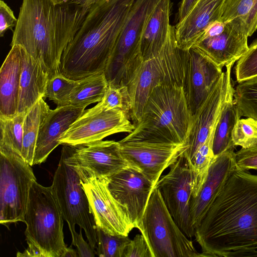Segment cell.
Listing matches in <instances>:
<instances>
[{
  "label": "cell",
  "instance_id": "obj_1",
  "mask_svg": "<svg viewBox=\"0 0 257 257\" xmlns=\"http://www.w3.org/2000/svg\"><path fill=\"white\" fill-rule=\"evenodd\" d=\"M195 229L202 256H241L256 247L257 175L237 167Z\"/></svg>",
  "mask_w": 257,
  "mask_h": 257
},
{
  "label": "cell",
  "instance_id": "obj_2",
  "mask_svg": "<svg viewBox=\"0 0 257 257\" xmlns=\"http://www.w3.org/2000/svg\"><path fill=\"white\" fill-rule=\"evenodd\" d=\"M90 7L75 0H23L11 46L19 45L40 60L50 78L60 72L61 56Z\"/></svg>",
  "mask_w": 257,
  "mask_h": 257
},
{
  "label": "cell",
  "instance_id": "obj_3",
  "mask_svg": "<svg viewBox=\"0 0 257 257\" xmlns=\"http://www.w3.org/2000/svg\"><path fill=\"white\" fill-rule=\"evenodd\" d=\"M135 1L99 0L91 5L61 56L60 72L78 80L104 72Z\"/></svg>",
  "mask_w": 257,
  "mask_h": 257
},
{
  "label": "cell",
  "instance_id": "obj_4",
  "mask_svg": "<svg viewBox=\"0 0 257 257\" xmlns=\"http://www.w3.org/2000/svg\"><path fill=\"white\" fill-rule=\"evenodd\" d=\"M192 122L184 86L160 85L151 92L135 129L124 139L188 143Z\"/></svg>",
  "mask_w": 257,
  "mask_h": 257
},
{
  "label": "cell",
  "instance_id": "obj_5",
  "mask_svg": "<svg viewBox=\"0 0 257 257\" xmlns=\"http://www.w3.org/2000/svg\"><path fill=\"white\" fill-rule=\"evenodd\" d=\"M63 220L52 186L45 187L34 181L25 215L28 247L17 256L63 257L67 248Z\"/></svg>",
  "mask_w": 257,
  "mask_h": 257
},
{
  "label": "cell",
  "instance_id": "obj_6",
  "mask_svg": "<svg viewBox=\"0 0 257 257\" xmlns=\"http://www.w3.org/2000/svg\"><path fill=\"white\" fill-rule=\"evenodd\" d=\"M187 51L177 46L174 26H170L166 41L154 56L144 60L126 85L130 117L136 124L152 90L163 84L184 85Z\"/></svg>",
  "mask_w": 257,
  "mask_h": 257
},
{
  "label": "cell",
  "instance_id": "obj_7",
  "mask_svg": "<svg viewBox=\"0 0 257 257\" xmlns=\"http://www.w3.org/2000/svg\"><path fill=\"white\" fill-rule=\"evenodd\" d=\"M138 229L146 240L152 257L202 256L175 221L155 186Z\"/></svg>",
  "mask_w": 257,
  "mask_h": 257
},
{
  "label": "cell",
  "instance_id": "obj_8",
  "mask_svg": "<svg viewBox=\"0 0 257 257\" xmlns=\"http://www.w3.org/2000/svg\"><path fill=\"white\" fill-rule=\"evenodd\" d=\"M159 1L136 0L104 71L108 85L126 86L143 62V31L148 17Z\"/></svg>",
  "mask_w": 257,
  "mask_h": 257
},
{
  "label": "cell",
  "instance_id": "obj_9",
  "mask_svg": "<svg viewBox=\"0 0 257 257\" xmlns=\"http://www.w3.org/2000/svg\"><path fill=\"white\" fill-rule=\"evenodd\" d=\"M0 223L7 226L25 222L33 183V169L17 152L0 148Z\"/></svg>",
  "mask_w": 257,
  "mask_h": 257
},
{
  "label": "cell",
  "instance_id": "obj_10",
  "mask_svg": "<svg viewBox=\"0 0 257 257\" xmlns=\"http://www.w3.org/2000/svg\"><path fill=\"white\" fill-rule=\"evenodd\" d=\"M51 186L71 234L76 232L75 226L78 225L84 230L89 243L95 248L97 226L81 178L75 169L65 162L62 153Z\"/></svg>",
  "mask_w": 257,
  "mask_h": 257
},
{
  "label": "cell",
  "instance_id": "obj_11",
  "mask_svg": "<svg viewBox=\"0 0 257 257\" xmlns=\"http://www.w3.org/2000/svg\"><path fill=\"white\" fill-rule=\"evenodd\" d=\"M61 153L81 178H107L130 167L123 157L118 142L98 141L79 147L65 146Z\"/></svg>",
  "mask_w": 257,
  "mask_h": 257
},
{
  "label": "cell",
  "instance_id": "obj_12",
  "mask_svg": "<svg viewBox=\"0 0 257 257\" xmlns=\"http://www.w3.org/2000/svg\"><path fill=\"white\" fill-rule=\"evenodd\" d=\"M118 143L129 166L141 172L154 186L164 170L176 162L189 147L188 143L124 138Z\"/></svg>",
  "mask_w": 257,
  "mask_h": 257
},
{
  "label": "cell",
  "instance_id": "obj_13",
  "mask_svg": "<svg viewBox=\"0 0 257 257\" xmlns=\"http://www.w3.org/2000/svg\"><path fill=\"white\" fill-rule=\"evenodd\" d=\"M248 36L235 21H215L204 30L193 46L221 68L235 63L248 50Z\"/></svg>",
  "mask_w": 257,
  "mask_h": 257
},
{
  "label": "cell",
  "instance_id": "obj_14",
  "mask_svg": "<svg viewBox=\"0 0 257 257\" xmlns=\"http://www.w3.org/2000/svg\"><path fill=\"white\" fill-rule=\"evenodd\" d=\"M130 118L119 108L101 112L87 109L61 136L59 144L79 147L102 140L114 134L131 133L135 126Z\"/></svg>",
  "mask_w": 257,
  "mask_h": 257
},
{
  "label": "cell",
  "instance_id": "obj_15",
  "mask_svg": "<svg viewBox=\"0 0 257 257\" xmlns=\"http://www.w3.org/2000/svg\"><path fill=\"white\" fill-rule=\"evenodd\" d=\"M169 172L159 179L155 186L159 189L171 215L189 238L195 235L190 216L192 195L191 171L183 155L170 167Z\"/></svg>",
  "mask_w": 257,
  "mask_h": 257
},
{
  "label": "cell",
  "instance_id": "obj_16",
  "mask_svg": "<svg viewBox=\"0 0 257 257\" xmlns=\"http://www.w3.org/2000/svg\"><path fill=\"white\" fill-rule=\"evenodd\" d=\"M81 180L97 227L111 235L128 236L134 226L126 208L111 193L107 179L84 177Z\"/></svg>",
  "mask_w": 257,
  "mask_h": 257
},
{
  "label": "cell",
  "instance_id": "obj_17",
  "mask_svg": "<svg viewBox=\"0 0 257 257\" xmlns=\"http://www.w3.org/2000/svg\"><path fill=\"white\" fill-rule=\"evenodd\" d=\"M234 64L225 66V71L222 72L206 98L192 115L189 147L183 153L189 167L195 154L205 142L213 125L220 117L227 99L234 92L231 80Z\"/></svg>",
  "mask_w": 257,
  "mask_h": 257
},
{
  "label": "cell",
  "instance_id": "obj_18",
  "mask_svg": "<svg viewBox=\"0 0 257 257\" xmlns=\"http://www.w3.org/2000/svg\"><path fill=\"white\" fill-rule=\"evenodd\" d=\"M106 179L111 193L126 208L134 227L138 228L155 186L131 167Z\"/></svg>",
  "mask_w": 257,
  "mask_h": 257
},
{
  "label": "cell",
  "instance_id": "obj_19",
  "mask_svg": "<svg viewBox=\"0 0 257 257\" xmlns=\"http://www.w3.org/2000/svg\"><path fill=\"white\" fill-rule=\"evenodd\" d=\"M184 89L193 115L222 73V69L193 48L187 50Z\"/></svg>",
  "mask_w": 257,
  "mask_h": 257
},
{
  "label": "cell",
  "instance_id": "obj_20",
  "mask_svg": "<svg viewBox=\"0 0 257 257\" xmlns=\"http://www.w3.org/2000/svg\"><path fill=\"white\" fill-rule=\"evenodd\" d=\"M234 149L235 146H232L216 156L199 193L196 197H191L190 216L194 228L199 223L230 174L237 168Z\"/></svg>",
  "mask_w": 257,
  "mask_h": 257
},
{
  "label": "cell",
  "instance_id": "obj_21",
  "mask_svg": "<svg viewBox=\"0 0 257 257\" xmlns=\"http://www.w3.org/2000/svg\"><path fill=\"white\" fill-rule=\"evenodd\" d=\"M85 108L68 105L50 110L39 130L33 165L46 161L50 153L60 145L59 140L61 136L81 116Z\"/></svg>",
  "mask_w": 257,
  "mask_h": 257
},
{
  "label": "cell",
  "instance_id": "obj_22",
  "mask_svg": "<svg viewBox=\"0 0 257 257\" xmlns=\"http://www.w3.org/2000/svg\"><path fill=\"white\" fill-rule=\"evenodd\" d=\"M224 0H197L192 8L175 26V38L181 50H189L211 23L220 20Z\"/></svg>",
  "mask_w": 257,
  "mask_h": 257
},
{
  "label": "cell",
  "instance_id": "obj_23",
  "mask_svg": "<svg viewBox=\"0 0 257 257\" xmlns=\"http://www.w3.org/2000/svg\"><path fill=\"white\" fill-rule=\"evenodd\" d=\"M21 47V71L18 113H27L39 100L45 97L49 74L40 60L35 59Z\"/></svg>",
  "mask_w": 257,
  "mask_h": 257
},
{
  "label": "cell",
  "instance_id": "obj_24",
  "mask_svg": "<svg viewBox=\"0 0 257 257\" xmlns=\"http://www.w3.org/2000/svg\"><path fill=\"white\" fill-rule=\"evenodd\" d=\"M11 47L0 69V117H13L18 113L21 47Z\"/></svg>",
  "mask_w": 257,
  "mask_h": 257
},
{
  "label": "cell",
  "instance_id": "obj_25",
  "mask_svg": "<svg viewBox=\"0 0 257 257\" xmlns=\"http://www.w3.org/2000/svg\"><path fill=\"white\" fill-rule=\"evenodd\" d=\"M171 0H160L148 17L141 39L143 61L156 55L164 44L170 26Z\"/></svg>",
  "mask_w": 257,
  "mask_h": 257
},
{
  "label": "cell",
  "instance_id": "obj_26",
  "mask_svg": "<svg viewBox=\"0 0 257 257\" xmlns=\"http://www.w3.org/2000/svg\"><path fill=\"white\" fill-rule=\"evenodd\" d=\"M50 110L49 106L42 98L26 113L23 124L22 156L31 166L33 165L36 142L41 125Z\"/></svg>",
  "mask_w": 257,
  "mask_h": 257
},
{
  "label": "cell",
  "instance_id": "obj_27",
  "mask_svg": "<svg viewBox=\"0 0 257 257\" xmlns=\"http://www.w3.org/2000/svg\"><path fill=\"white\" fill-rule=\"evenodd\" d=\"M104 72H101L78 80L69 96V105L86 107L100 101L108 88Z\"/></svg>",
  "mask_w": 257,
  "mask_h": 257
},
{
  "label": "cell",
  "instance_id": "obj_28",
  "mask_svg": "<svg viewBox=\"0 0 257 257\" xmlns=\"http://www.w3.org/2000/svg\"><path fill=\"white\" fill-rule=\"evenodd\" d=\"M220 117L213 125L205 142L195 154L190 166L192 185L191 197H196L199 193L207 178L210 168L216 157L213 152V145L215 129Z\"/></svg>",
  "mask_w": 257,
  "mask_h": 257
},
{
  "label": "cell",
  "instance_id": "obj_29",
  "mask_svg": "<svg viewBox=\"0 0 257 257\" xmlns=\"http://www.w3.org/2000/svg\"><path fill=\"white\" fill-rule=\"evenodd\" d=\"M233 94L234 92L225 102L216 127L213 145L215 156L235 146L232 142L231 134L235 124L242 115L234 100Z\"/></svg>",
  "mask_w": 257,
  "mask_h": 257
},
{
  "label": "cell",
  "instance_id": "obj_30",
  "mask_svg": "<svg viewBox=\"0 0 257 257\" xmlns=\"http://www.w3.org/2000/svg\"><path fill=\"white\" fill-rule=\"evenodd\" d=\"M220 20L236 21L251 36L257 29V0H224Z\"/></svg>",
  "mask_w": 257,
  "mask_h": 257
},
{
  "label": "cell",
  "instance_id": "obj_31",
  "mask_svg": "<svg viewBox=\"0 0 257 257\" xmlns=\"http://www.w3.org/2000/svg\"><path fill=\"white\" fill-rule=\"evenodd\" d=\"M27 113L0 117V148L13 150L22 156L23 124Z\"/></svg>",
  "mask_w": 257,
  "mask_h": 257
},
{
  "label": "cell",
  "instance_id": "obj_32",
  "mask_svg": "<svg viewBox=\"0 0 257 257\" xmlns=\"http://www.w3.org/2000/svg\"><path fill=\"white\" fill-rule=\"evenodd\" d=\"M233 98L242 116L257 120V77L238 83Z\"/></svg>",
  "mask_w": 257,
  "mask_h": 257
},
{
  "label": "cell",
  "instance_id": "obj_33",
  "mask_svg": "<svg viewBox=\"0 0 257 257\" xmlns=\"http://www.w3.org/2000/svg\"><path fill=\"white\" fill-rule=\"evenodd\" d=\"M77 81L68 78L59 72L49 78L45 97H48L57 106L68 105L70 93Z\"/></svg>",
  "mask_w": 257,
  "mask_h": 257
},
{
  "label": "cell",
  "instance_id": "obj_34",
  "mask_svg": "<svg viewBox=\"0 0 257 257\" xmlns=\"http://www.w3.org/2000/svg\"><path fill=\"white\" fill-rule=\"evenodd\" d=\"M96 254L100 257H123L125 247L131 239L128 236L111 235L97 227Z\"/></svg>",
  "mask_w": 257,
  "mask_h": 257
},
{
  "label": "cell",
  "instance_id": "obj_35",
  "mask_svg": "<svg viewBox=\"0 0 257 257\" xmlns=\"http://www.w3.org/2000/svg\"><path fill=\"white\" fill-rule=\"evenodd\" d=\"M115 108L123 110L130 116V100L126 86L117 87L108 85L102 100L90 109L101 112Z\"/></svg>",
  "mask_w": 257,
  "mask_h": 257
},
{
  "label": "cell",
  "instance_id": "obj_36",
  "mask_svg": "<svg viewBox=\"0 0 257 257\" xmlns=\"http://www.w3.org/2000/svg\"><path fill=\"white\" fill-rule=\"evenodd\" d=\"M231 140L235 146L242 148L257 145V120L251 117L240 118L233 127Z\"/></svg>",
  "mask_w": 257,
  "mask_h": 257
},
{
  "label": "cell",
  "instance_id": "obj_37",
  "mask_svg": "<svg viewBox=\"0 0 257 257\" xmlns=\"http://www.w3.org/2000/svg\"><path fill=\"white\" fill-rule=\"evenodd\" d=\"M234 74L237 83L257 77V40L248 46L247 51L236 61Z\"/></svg>",
  "mask_w": 257,
  "mask_h": 257
},
{
  "label": "cell",
  "instance_id": "obj_38",
  "mask_svg": "<svg viewBox=\"0 0 257 257\" xmlns=\"http://www.w3.org/2000/svg\"><path fill=\"white\" fill-rule=\"evenodd\" d=\"M237 167L242 170H257V145L242 148L235 153Z\"/></svg>",
  "mask_w": 257,
  "mask_h": 257
},
{
  "label": "cell",
  "instance_id": "obj_39",
  "mask_svg": "<svg viewBox=\"0 0 257 257\" xmlns=\"http://www.w3.org/2000/svg\"><path fill=\"white\" fill-rule=\"evenodd\" d=\"M123 257H152L148 243L142 234H137L127 244Z\"/></svg>",
  "mask_w": 257,
  "mask_h": 257
},
{
  "label": "cell",
  "instance_id": "obj_40",
  "mask_svg": "<svg viewBox=\"0 0 257 257\" xmlns=\"http://www.w3.org/2000/svg\"><path fill=\"white\" fill-rule=\"evenodd\" d=\"M18 19L10 7L3 0L0 1V36L3 37L8 30L13 31Z\"/></svg>",
  "mask_w": 257,
  "mask_h": 257
},
{
  "label": "cell",
  "instance_id": "obj_41",
  "mask_svg": "<svg viewBox=\"0 0 257 257\" xmlns=\"http://www.w3.org/2000/svg\"><path fill=\"white\" fill-rule=\"evenodd\" d=\"M82 228H80V232H74L72 236V244L77 248L79 256L92 257L96 254V251L89 243L84 239L82 234Z\"/></svg>",
  "mask_w": 257,
  "mask_h": 257
},
{
  "label": "cell",
  "instance_id": "obj_42",
  "mask_svg": "<svg viewBox=\"0 0 257 257\" xmlns=\"http://www.w3.org/2000/svg\"><path fill=\"white\" fill-rule=\"evenodd\" d=\"M197 0H182L178 13V22L182 21L188 14Z\"/></svg>",
  "mask_w": 257,
  "mask_h": 257
},
{
  "label": "cell",
  "instance_id": "obj_43",
  "mask_svg": "<svg viewBox=\"0 0 257 257\" xmlns=\"http://www.w3.org/2000/svg\"><path fill=\"white\" fill-rule=\"evenodd\" d=\"M76 257L79 256L78 252L71 247H67L66 252L63 257Z\"/></svg>",
  "mask_w": 257,
  "mask_h": 257
},
{
  "label": "cell",
  "instance_id": "obj_44",
  "mask_svg": "<svg viewBox=\"0 0 257 257\" xmlns=\"http://www.w3.org/2000/svg\"><path fill=\"white\" fill-rule=\"evenodd\" d=\"M77 3L86 6H90L99 0H75Z\"/></svg>",
  "mask_w": 257,
  "mask_h": 257
},
{
  "label": "cell",
  "instance_id": "obj_45",
  "mask_svg": "<svg viewBox=\"0 0 257 257\" xmlns=\"http://www.w3.org/2000/svg\"><path fill=\"white\" fill-rule=\"evenodd\" d=\"M241 256H257V247L244 253Z\"/></svg>",
  "mask_w": 257,
  "mask_h": 257
},
{
  "label": "cell",
  "instance_id": "obj_46",
  "mask_svg": "<svg viewBox=\"0 0 257 257\" xmlns=\"http://www.w3.org/2000/svg\"><path fill=\"white\" fill-rule=\"evenodd\" d=\"M56 4H60L66 2L67 0H53Z\"/></svg>",
  "mask_w": 257,
  "mask_h": 257
}]
</instances>
